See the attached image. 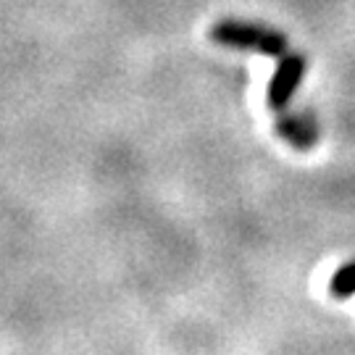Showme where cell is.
I'll use <instances>...</instances> for the list:
<instances>
[{
  "label": "cell",
  "mask_w": 355,
  "mask_h": 355,
  "mask_svg": "<svg viewBox=\"0 0 355 355\" xmlns=\"http://www.w3.org/2000/svg\"><path fill=\"white\" fill-rule=\"evenodd\" d=\"M214 42L229 45V48H242V51H258L266 55L284 53V37L277 32H268L263 26L240 24V21H218L211 29Z\"/></svg>",
  "instance_id": "6da1fadb"
},
{
  "label": "cell",
  "mask_w": 355,
  "mask_h": 355,
  "mask_svg": "<svg viewBox=\"0 0 355 355\" xmlns=\"http://www.w3.org/2000/svg\"><path fill=\"white\" fill-rule=\"evenodd\" d=\"M305 71V61L300 55H287L279 64V69L271 76V85H268V105L271 108H284L287 101L292 98V92L297 89L300 79Z\"/></svg>",
  "instance_id": "7a4b0ae2"
},
{
  "label": "cell",
  "mask_w": 355,
  "mask_h": 355,
  "mask_svg": "<svg viewBox=\"0 0 355 355\" xmlns=\"http://www.w3.org/2000/svg\"><path fill=\"white\" fill-rule=\"evenodd\" d=\"M279 132L292 142V145H300V148H308L316 132H313V124L308 121H300V119H282L279 121Z\"/></svg>",
  "instance_id": "3957f363"
},
{
  "label": "cell",
  "mask_w": 355,
  "mask_h": 355,
  "mask_svg": "<svg viewBox=\"0 0 355 355\" xmlns=\"http://www.w3.org/2000/svg\"><path fill=\"white\" fill-rule=\"evenodd\" d=\"M329 292L334 295V297H347V295H353L355 292V263L340 268V271L334 274V279H331V284H329Z\"/></svg>",
  "instance_id": "277c9868"
}]
</instances>
